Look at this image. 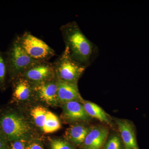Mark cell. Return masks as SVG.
<instances>
[{"instance_id": "obj_15", "label": "cell", "mask_w": 149, "mask_h": 149, "mask_svg": "<svg viewBox=\"0 0 149 149\" xmlns=\"http://www.w3.org/2000/svg\"><path fill=\"white\" fill-rule=\"evenodd\" d=\"M48 111L45 108L40 106L34 107L30 111V115L35 125L42 130L47 120Z\"/></svg>"}, {"instance_id": "obj_11", "label": "cell", "mask_w": 149, "mask_h": 149, "mask_svg": "<svg viewBox=\"0 0 149 149\" xmlns=\"http://www.w3.org/2000/svg\"><path fill=\"white\" fill-rule=\"evenodd\" d=\"M115 121L120 131L124 149H139L132 123L125 119H118Z\"/></svg>"}, {"instance_id": "obj_3", "label": "cell", "mask_w": 149, "mask_h": 149, "mask_svg": "<svg viewBox=\"0 0 149 149\" xmlns=\"http://www.w3.org/2000/svg\"><path fill=\"white\" fill-rule=\"evenodd\" d=\"M5 54L8 76L11 81L38 62L30 57L25 52L20 45L18 36L15 38Z\"/></svg>"}, {"instance_id": "obj_6", "label": "cell", "mask_w": 149, "mask_h": 149, "mask_svg": "<svg viewBox=\"0 0 149 149\" xmlns=\"http://www.w3.org/2000/svg\"><path fill=\"white\" fill-rule=\"evenodd\" d=\"M20 76L32 85L56 78L53 63L49 61H38L30 67Z\"/></svg>"}, {"instance_id": "obj_21", "label": "cell", "mask_w": 149, "mask_h": 149, "mask_svg": "<svg viewBox=\"0 0 149 149\" xmlns=\"http://www.w3.org/2000/svg\"><path fill=\"white\" fill-rule=\"evenodd\" d=\"M25 149H44V148L40 142L32 141L27 143Z\"/></svg>"}, {"instance_id": "obj_12", "label": "cell", "mask_w": 149, "mask_h": 149, "mask_svg": "<svg viewBox=\"0 0 149 149\" xmlns=\"http://www.w3.org/2000/svg\"><path fill=\"white\" fill-rule=\"evenodd\" d=\"M108 130L103 127L91 129L85 138L83 146L85 149H101L108 134Z\"/></svg>"}, {"instance_id": "obj_20", "label": "cell", "mask_w": 149, "mask_h": 149, "mask_svg": "<svg viewBox=\"0 0 149 149\" xmlns=\"http://www.w3.org/2000/svg\"><path fill=\"white\" fill-rule=\"evenodd\" d=\"M26 139H21L9 143V149H25L27 144Z\"/></svg>"}, {"instance_id": "obj_16", "label": "cell", "mask_w": 149, "mask_h": 149, "mask_svg": "<svg viewBox=\"0 0 149 149\" xmlns=\"http://www.w3.org/2000/svg\"><path fill=\"white\" fill-rule=\"evenodd\" d=\"M61 128V124L56 115L49 111L48 112L47 117L42 130L46 133L56 132Z\"/></svg>"}, {"instance_id": "obj_4", "label": "cell", "mask_w": 149, "mask_h": 149, "mask_svg": "<svg viewBox=\"0 0 149 149\" xmlns=\"http://www.w3.org/2000/svg\"><path fill=\"white\" fill-rule=\"evenodd\" d=\"M22 48L35 61H48L55 55V52L47 44L29 32L18 36Z\"/></svg>"}, {"instance_id": "obj_2", "label": "cell", "mask_w": 149, "mask_h": 149, "mask_svg": "<svg viewBox=\"0 0 149 149\" xmlns=\"http://www.w3.org/2000/svg\"><path fill=\"white\" fill-rule=\"evenodd\" d=\"M31 133L29 123L21 115L11 110L0 111V133L9 143L26 140Z\"/></svg>"}, {"instance_id": "obj_19", "label": "cell", "mask_w": 149, "mask_h": 149, "mask_svg": "<svg viewBox=\"0 0 149 149\" xmlns=\"http://www.w3.org/2000/svg\"><path fill=\"white\" fill-rule=\"evenodd\" d=\"M121 141L118 136H112L107 142L104 149H121Z\"/></svg>"}, {"instance_id": "obj_8", "label": "cell", "mask_w": 149, "mask_h": 149, "mask_svg": "<svg viewBox=\"0 0 149 149\" xmlns=\"http://www.w3.org/2000/svg\"><path fill=\"white\" fill-rule=\"evenodd\" d=\"M57 95L59 102L84 101L80 95L77 83H69L57 80Z\"/></svg>"}, {"instance_id": "obj_14", "label": "cell", "mask_w": 149, "mask_h": 149, "mask_svg": "<svg viewBox=\"0 0 149 149\" xmlns=\"http://www.w3.org/2000/svg\"><path fill=\"white\" fill-rule=\"evenodd\" d=\"M85 111L90 117L97 118L102 122L110 124L111 121L106 113L98 105L84 100L83 102Z\"/></svg>"}, {"instance_id": "obj_13", "label": "cell", "mask_w": 149, "mask_h": 149, "mask_svg": "<svg viewBox=\"0 0 149 149\" xmlns=\"http://www.w3.org/2000/svg\"><path fill=\"white\" fill-rule=\"evenodd\" d=\"M90 130L84 125H73L67 129L65 135L68 141L75 145H80L83 143Z\"/></svg>"}, {"instance_id": "obj_22", "label": "cell", "mask_w": 149, "mask_h": 149, "mask_svg": "<svg viewBox=\"0 0 149 149\" xmlns=\"http://www.w3.org/2000/svg\"><path fill=\"white\" fill-rule=\"evenodd\" d=\"M0 149H9V142L0 133Z\"/></svg>"}, {"instance_id": "obj_5", "label": "cell", "mask_w": 149, "mask_h": 149, "mask_svg": "<svg viewBox=\"0 0 149 149\" xmlns=\"http://www.w3.org/2000/svg\"><path fill=\"white\" fill-rule=\"evenodd\" d=\"M53 64L57 79L69 83H77L86 68L73 61L64 51Z\"/></svg>"}, {"instance_id": "obj_9", "label": "cell", "mask_w": 149, "mask_h": 149, "mask_svg": "<svg viewBox=\"0 0 149 149\" xmlns=\"http://www.w3.org/2000/svg\"><path fill=\"white\" fill-rule=\"evenodd\" d=\"M63 115L68 121H87L90 116L85 111L83 104L80 102L71 101L63 104Z\"/></svg>"}, {"instance_id": "obj_17", "label": "cell", "mask_w": 149, "mask_h": 149, "mask_svg": "<svg viewBox=\"0 0 149 149\" xmlns=\"http://www.w3.org/2000/svg\"><path fill=\"white\" fill-rule=\"evenodd\" d=\"M8 76V68L5 53L0 51V90H5L6 80Z\"/></svg>"}, {"instance_id": "obj_10", "label": "cell", "mask_w": 149, "mask_h": 149, "mask_svg": "<svg viewBox=\"0 0 149 149\" xmlns=\"http://www.w3.org/2000/svg\"><path fill=\"white\" fill-rule=\"evenodd\" d=\"M12 82L13 101H25L32 95L33 85L27 79L20 75Z\"/></svg>"}, {"instance_id": "obj_1", "label": "cell", "mask_w": 149, "mask_h": 149, "mask_svg": "<svg viewBox=\"0 0 149 149\" xmlns=\"http://www.w3.org/2000/svg\"><path fill=\"white\" fill-rule=\"evenodd\" d=\"M65 45L64 52L70 57L87 68L98 54V49L83 34L76 22H68L60 28Z\"/></svg>"}, {"instance_id": "obj_7", "label": "cell", "mask_w": 149, "mask_h": 149, "mask_svg": "<svg viewBox=\"0 0 149 149\" xmlns=\"http://www.w3.org/2000/svg\"><path fill=\"white\" fill-rule=\"evenodd\" d=\"M57 79L33 85L32 95L49 105L55 106L58 103Z\"/></svg>"}, {"instance_id": "obj_18", "label": "cell", "mask_w": 149, "mask_h": 149, "mask_svg": "<svg viewBox=\"0 0 149 149\" xmlns=\"http://www.w3.org/2000/svg\"><path fill=\"white\" fill-rule=\"evenodd\" d=\"M49 146L50 149H74L70 143L61 139H51Z\"/></svg>"}]
</instances>
